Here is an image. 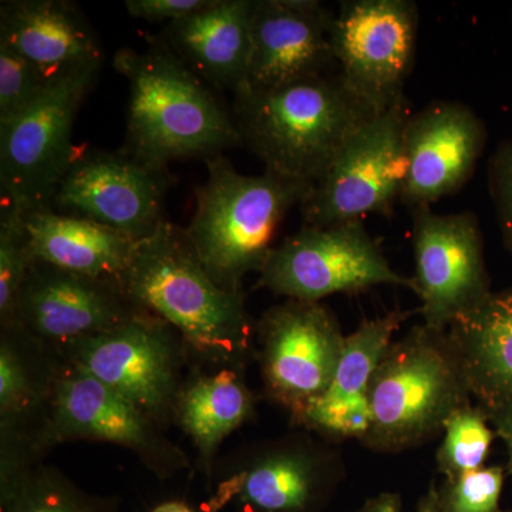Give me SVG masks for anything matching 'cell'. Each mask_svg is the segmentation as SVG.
Instances as JSON below:
<instances>
[{
    "label": "cell",
    "instance_id": "obj_5",
    "mask_svg": "<svg viewBox=\"0 0 512 512\" xmlns=\"http://www.w3.org/2000/svg\"><path fill=\"white\" fill-rule=\"evenodd\" d=\"M372 426L362 443L400 453L443 433L454 412L473 403L447 330L413 326L394 339L370 380Z\"/></svg>",
    "mask_w": 512,
    "mask_h": 512
},
{
    "label": "cell",
    "instance_id": "obj_10",
    "mask_svg": "<svg viewBox=\"0 0 512 512\" xmlns=\"http://www.w3.org/2000/svg\"><path fill=\"white\" fill-rule=\"evenodd\" d=\"M419 33L412 0H349L340 3L330 29L340 77L377 114L406 100Z\"/></svg>",
    "mask_w": 512,
    "mask_h": 512
},
{
    "label": "cell",
    "instance_id": "obj_1",
    "mask_svg": "<svg viewBox=\"0 0 512 512\" xmlns=\"http://www.w3.org/2000/svg\"><path fill=\"white\" fill-rule=\"evenodd\" d=\"M117 281L138 309L180 333L188 355L217 369L244 370L255 330L247 295L212 279L184 228L165 221L156 234L137 242Z\"/></svg>",
    "mask_w": 512,
    "mask_h": 512
},
{
    "label": "cell",
    "instance_id": "obj_21",
    "mask_svg": "<svg viewBox=\"0 0 512 512\" xmlns=\"http://www.w3.org/2000/svg\"><path fill=\"white\" fill-rule=\"evenodd\" d=\"M254 0H212L165 25L161 40L215 92L232 96L248 84Z\"/></svg>",
    "mask_w": 512,
    "mask_h": 512
},
{
    "label": "cell",
    "instance_id": "obj_12",
    "mask_svg": "<svg viewBox=\"0 0 512 512\" xmlns=\"http://www.w3.org/2000/svg\"><path fill=\"white\" fill-rule=\"evenodd\" d=\"M174 183L170 171L151 167L126 151L77 147L50 208L140 242L167 221L165 195Z\"/></svg>",
    "mask_w": 512,
    "mask_h": 512
},
{
    "label": "cell",
    "instance_id": "obj_8",
    "mask_svg": "<svg viewBox=\"0 0 512 512\" xmlns=\"http://www.w3.org/2000/svg\"><path fill=\"white\" fill-rule=\"evenodd\" d=\"M100 69L50 84L22 116L0 127V194L23 214L50 208L72 163L73 127Z\"/></svg>",
    "mask_w": 512,
    "mask_h": 512
},
{
    "label": "cell",
    "instance_id": "obj_26",
    "mask_svg": "<svg viewBox=\"0 0 512 512\" xmlns=\"http://www.w3.org/2000/svg\"><path fill=\"white\" fill-rule=\"evenodd\" d=\"M0 512H106L42 460L0 471Z\"/></svg>",
    "mask_w": 512,
    "mask_h": 512
},
{
    "label": "cell",
    "instance_id": "obj_3",
    "mask_svg": "<svg viewBox=\"0 0 512 512\" xmlns=\"http://www.w3.org/2000/svg\"><path fill=\"white\" fill-rule=\"evenodd\" d=\"M232 114L242 146L271 171L315 185L360 128L376 113L340 74L235 94Z\"/></svg>",
    "mask_w": 512,
    "mask_h": 512
},
{
    "label": "cell",
    "instance_id": "obj_34",
    "mask_svg": "<svg viewBox=\"0 0 512 512\" xmlns=\"http://www.w3.org/2000/svg\"><path fill=\"white\" fill-rule=\"evenodd\" d=\"M362 512H402L399 495L384 493L372 498Z\"/></svg>",
    "mask_w": 512,
    "mask_h": 512
},
{
    "label": "cell",
    "instance_id": "obj_9",
    "mask_svg": "<svg viewBox=\"0 0 512 512\" xmlns=\"http://www.w3.org/2000/svg\"><path fill=\"white\" fill-rule=\"evenodd\" d=\"M410 114L404 100L350 138L299 205L305 225L326 227L393 214L406 178L403 134Z\"/></svg>",
    "mask_w": 512,
    "mask_h": 512
},
{
    "label": "cell",
    "instance_id": "obj_23",
    "mask_svg": "<svg viewBox=\"0 0 512 512\" xmlns=\"http://www.w3.org/2000/svg\"><path fill=\"white\" fill-rule=\"evenodd\" d=\"M25 215L36 261L93 278L117 279L137 242L97 222L42 208Z\"/></svg>",
    "mask_w": 512,
    "mask_h": 512
},
{
    "label": "cell",
    "instance_id": "obj_36",
    "mask_svg": "<svg viewBox=\"0 0 512 512\" xmlns=\"http://www.w3.org/2000/svg\"><path fill=\"white\" fill-rule=\"evenodd\" d=\"M151 512H195L191 507H188L187 504L180 503V501H167V503H163L158 505V507L154 508Z\"/></svg>",
    "mask_w": 512,
    "mask_h": 512
},
{
    "label": "cell",
    "instance_id": "obj_37",
    "mask_svg": "<svg viewBox=\"0 0 512 512\" xmlns=\"http://www.w3.org/2000/svg\"><path fill=\"white\" fill-rule=\"evenodd\" d=\"M508 512H512V511H508Z\"/></svg>",
    "mask_w": 512,
    "mask_h": 512
},
{
    "label": "cell",
    "instance_id": "obj_17",
    "mask_svg": "<svg viewBox=\"0 0 512 512\" xmlns=\"http://www.w3.org/2000/svg\"><path fill=\"white\" fill-rule=\"evenodd\" d=\"M333 18L315 0H254L245 89H275L326 74L335 63L330 43Z\"/></svg>",
    "mask_w": 512,
    "mask_h": 512
},
{
    "label": "cell",
    "instance_id": "obj_24",
    "mask_svg": "<svg viewBox=\"0 0 512 512\" xmlns=\"http://www.w3.org/2000/svg\"><path fill=\"white\" fill-rule=\"evenodd\" d=\"M255 413V396L241 369L224 367L198 375L184 384L175 406L174 421L191 437L207 473L229 434Z\"/></svg>",
    "mask_w": 512,
    "mask_h": 512
},
{
    "label": "cell",
    "instance_id": "obj_4",
    "mask_svg": "<svg viewBox=\"0 0 512 512\" xmlns=\"http://www.w3.org/2000/svg\"><path fill=\"white\" fill-rule=\"evenodd\" d=\"M204 163L207 180L195 188V211L185 234L217 284L244 291V279L259 274L275 248L276 229L313 184L271 171L239 173L224 154Z\"/></svg>",
    "mask_w": 512,
    "mask_h": 512
},
{
    "label": "cell",
    "instance_id": "obj_20",
    "mask_svg": "<svg viewBox=\"0 0 512 512\" xmlns=\"http://www.w3.org/2000/svg\"><path fill=\"white\" fill-rule=\"evenodd\" d=\"M0 42L25 57L49 84L101 69L104 59L92 23L69 0H3Z\"/></svg>",
    "mask_w": 512,
    "mask_h": 512
},
{
    "label": "cell",
    "instance_id": "obj_2",
    "mask_svg": "<svg viewBox=\"0 0 512 512\" xmlns=\"http://www.w3.org/2000/svg\"><path fill=\"white\" fill-rule=\"evenodd\" d=\"M113 66L130 89L121 148L130 156L168 170L173 161H207L242 146L232 109L160 36H147L146 49L117 50Z\"/></svg>",
    "mask_w": 512,
    "mask_h": 512
},
{
    "label": "cell",
    "instance_id": "obj_6",
    "mask_svg": "<svg viewBox=\"0 0 512 512\" xmlns=\"http://www.w3.org/2000/svg\"><path fill=\"white\" fill-rule=\"evenodd\" d=\"M188 357L173 326L140 311L116 328L70 346L59 359L116 390L165 429L174 420Z\"/></svg>",
    "mask_w": 512,
    "mask_h": 512
},
{
    "label": "cell",
    "instance_id": "obj_35",
    "mask_svg": "<svg viewBox=\"0 0 512 512\" xmlns=\"http://www.w3.org/2000/svg\"><path fill=\"white\" fill-rule=\"evenodd\" d=\"M417 512H441L439 491L431 485L427 494L421 498Z\"/></svg>",
    "mask_w": 512,
    "mask_h": 512
},
{
    "label": "cell",
    "instance_id": "obj_14",
    "mask_svg": "<svg viewBox=\"0 0 512 512\" xmlns=\"http://www.w3.org/2000/svg\"><path fill=\"white\" fill-rule=\"evenodd\" d=\"M413 214V292L423 323L448 330L493 293L480 221L473 212L441 215L431 207Z\"/></svg>",
    "mask_w": 512,
    "mask_h": 512
},
{
    "label": "cell",
    "instance_id": "obj_25",
    "mask_svg": "<svg viewBox=\"0 0 512 512\" xmlns=\"http://www.w3.org/2000/svg\"><path fill=\"white\" fill-rule=\"evenodd\" d=\"M410 315L412 312L393 311L363 320L346 336L332 383L313 403H343L367 397L373 373Z\"/></svg>",
    "mask_w": 512,
    "mask_h": 512
},
{
    "label": "cell",
    "instance_id": "obj_22",
    "mask_svg": "<svg viewBox=\"0 0 512 512\" xmlns=\"http://www.w3.org/2000/svg\"><path fill=\"white\" fill-rule=\"evenodd\" d=\"M447 332L474 403L481 409L512 403V288L491 293Z\"/></svg>",
    "mask_w": 512,
    "mask_h": 512
},
{
    "label": "cell",
    "instance_id": "obj_18",
    "mask_svg": "<svg viewBox=\"0 0 512 512\" xmlns=\"http://www.w3.org/2000/svg\"><path fill=\"white\" fill-rule=\"evenodd\" d=\"M340 460L308 437L259 448L224 488V497L251 512H313L338 484Z\"/></svg>",
    "mask_w": 512,
    "mask_h": 512
},
{
    "label": "cell",
    "instance_id": "obj_15",
    "mask_svg": "<svg viewBox=\"0 0 512 512\" xmlns=\"http://www.w3.org/2000/svg\"><path fill=\"white\" fill-rule=\"evenodd\" d=\"M140 311L117 279L76 274L35 259L12 325L60 357L70 346L116 328Z\"/></svg>",
    "mask_w": 512,
    "mask_h": 512
},
{
    "label": "cell",
    "instance_id": "obj_27",
    "mask_svg": "<svg viewBox=\"0 0 512 512\" xmlns=\"http://www.w3.org/2000/svg\"><path fill=\"white\" fill-rule=\"evenodd\" d=\"M443 434V443L437 451V467L446 478L484 467L497 437L487 414L474 402L448 417Z\"/></svg>",
    "mask_w": 512,
    "mask_h": 512
},
{
    "label": "cell",
    "instance_id": "obj_31",
    "mask_svg": "<svg viewBox=\"0 0 512 512\" xmlns=\"http://www.w3.org/2000/svg\"><path fill=\"white\" fill-rule=\"evenodd\" d=\"M487 174L501 238L512 254V140L501 141L495 148Z\"/></svg>",
    "mask_w": 512,
    "mask_h": 512
},
{
    "label": "cell",
    "instance_id": "obj_16",
    "mask_svg": "<svg viewBox=\"0 0 512 512\" xmlns=\"http://www.w3.org/2000/svg\"><path fill=\"white\" fill-rule=\"evenodd\" d=\"M487 141L483 119L460 101H433L410 114L403 134L406 178L400 201L414 210L456 194L473 177Z\"/></svg>",
    "mask_w": 512,
    "mask_h": 512
},
{
    "label": "cell",
    "instance_id": "obj_19",
    "mask_svg": "<svg viewBox=\"0 0 512 512\" xmlns=\"http://www.w3.org/2000/svg\"><path fill=\"white\" fill-rule=\"evenodd\" d=\"M0 330V468H10L42 460L60 359L19 326Z\"/></svg>",
    "mask_w": 512,
    "mask_h": 512
},
{
    "label": "cell",
    "instance_id": "obj_11",
    "mask_svg": "<svg viewBox=\"0 0 512 512\" xmlns=\"http://www.w3.org/2000/svg\"><path fill=\"white\" fill-rule=\"evenodd\" d=\"M67 441H97L127 448L160 477L190 467V458L165 436L157 421L96 377L59 360L43 450L46 453Z\"/></svg>",
    "mask_w": 512,
    "mask_h": 512
},
{
    "label": "cell",
    "instance_id": "obj_33",
    "mask_svg": "<svg viewBox=\"0 0 512 512\" xmlns=\"http://www.w3.org/2000/svg\"><path fill=\"white\" fill-rule=\"evenodd\" d=\"M483 410L495 431V436L503 441L505 450H507L505 471L512 480V403Z\"/></svg>",
    "mask_w": 512,
    "mask_h": 512
},
{
    "label": "cell",
    "instance_id": "obj_29",
    "mask_svg": "<svg viewBox=\"0 0 512 512\" xmlns=\"http://www.w3.org/2000/svg\"><path fill=\"white\" fill-rule=\"evenodd\" d=\"M49 86L32 63L0 42V127L22 116Z\"/></svg>",
    "mask_w": 512,
    "mask_h": 512
},
{
    "label": "cell",
    "instance_id": "obj_32",
    "mask_svg": "<svg viewBox=\"0 0 512 512\" xmlns=\"http://www.w3.org/2000/svg\"><path fill=\"white\" fill-rule=\"evenodd\" d=\"M212 0H127L126 10L134 19L167 22L185 18L210 6Z\"/></svg>",
    "mask_w": 512,
    "mask_h": 512
},
{
    "label": "cell",
    "instance_id": "obj_28",
    "mask_svg": "<svg viewBox=\"0 0 512 512\" xmlns=\"http://www.w3.org/2000/svg\"><path fill=\"white\" fill-rule=\"evenodd\" d=\"M35 262L25 215L10 202L0 207V328L12 325L20 291Z\"/></svg>",
    "mask_w": 512,
    "mask_h": 512
},
{
    "label": "cell",
    "instance_id": "obj_7",
    "mask_svg": "<svg viewBox=\"0 0 512 512\" xmlns=\"http://www.w3.org/2000/svg\"><path fill=\"white\" fill-rule=\"evenodd\" d=\"M382 285L413 291L412 276L394 271L365 224L348 221L303 225L272 249L256 288L295 301L320 302Z\"/></svg>",
    "mask_w": 512,
    "mask_h": 512
},
{
    "label": "cell",
    "instance_id": "obj_13",
    "mask_svg": "<svg viewBox=\"0 0 512 512\" xmlns=\"http://www.w3.org/2000/svg\"><path fill=\"white\" fill-rule=\"evenodd\" d=\"M266 396L295 423L332 383L346 335L328 306L286 299L255 326Z\"/></svg>",
    "mask_w": 512,
    "mask_h": 512
},
{
    "label": "cell",
    "instance_id": "obj_30",
    "mask_svg": "<svg viewBox=\"0 0 512 512\" xmlns=\"http://www.w3.org/2000/svg\"><path fill=\"white\" fill-rule=\"evenodd\" d=\"M504 467H481L446 478L439 491L441 512H500Z\"/></svg>",
    "mask_w": 512,
    "mask_h": 512
}]
</instances>
